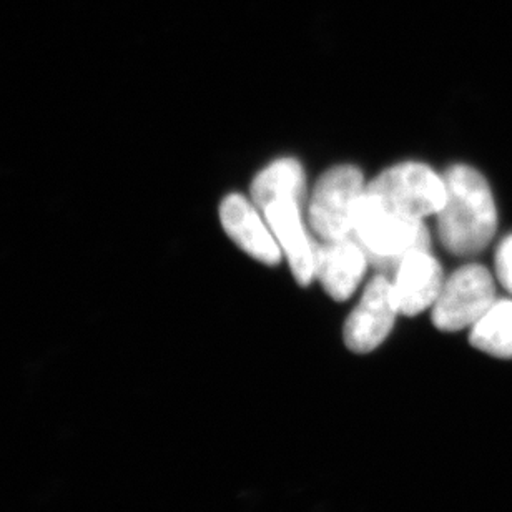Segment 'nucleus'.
Returning a JSON list of instances; mask_svg holds the SVG:
<instances>
[{"label":"nucleus","mask_w":512,"mask_h":512,"mask_svg":"<svg viewBox=\"0 0 512 512\" xmlns=\"http://www.w3.org/2000/svg\"><path fill=\"white\" fill-rule=\"evenodd\" d=\"M399 315L416 316L433 308L443 290V268L428 250L404 258L393 276Z\"/></svg>","instance_id":"obj_9"},{"label":"nucleus","mask_w":512,"mask_h":512,"mask_svg":"<svg viewBox=\"0 0 512 512\" xmlns=\"http://www.w3.org/2000/svg\"><path fill=\"white\" fill-rule=\"evenodd\" d=\"M265 220L271 232L285 252L290 263L291 273L298 285H310L316 278V253L318 243L306 232L301 218V205L295 202L273 203L266 208Z\"/></svg>","instance_id":"obj_8"},{"label":"nucleus","mask_w":512,"mask_h":512,"mask_svg":"<svg viewBox=\"0 0 512 512\" xmlns=\"http://www.w3.org/2000/svg\"><path fill=\"white\" fill-rule=\"evenodd\" d=\"M353 237L365 250L370 265L389 280L404 258L431 248L423 220L396 212L366 192L356 210Z\"/></svg>","instance_id":"obj_2"},{"label":"nucleus","mask_w":512,"mask_h":512,"mask_svg":"<svg viewBox=\"0 0 512 512\" xmlns=\"http://www.w3.org/2000/svg\"><path fill=\"white\" fill-rule=\"evenodd\" d=\"M220 220L228 237L242 248L243 252L265 263L275 266L281 260L280 243L271 232L270 225L261 218L255 203L242 195H228L220 207Z\"/></svg>","instance_id":"obj_7"},{"label":"nucleus","mask_w":512,"mask_h":512,"mask_svg":"<svg viewBox=\"0 0 512 512\" xmlns=\"http://www.w3.org/2000/svg\"><path fill=\"white\" fill-rule=\"evenodd\" d=\"M496 273L504 288L512 293V235L504 238L496 253Z\"/></svg>","instance_id":"obj_13"},{"label":"nucleus","mask_w":512,"mask_h":512,"mask_svg":"<svg viewBox=\"0 0 512 512\" xmlns=\"http://www.w3.org/2000/svg\"><path fill=\"white\" fill-rule=\"evenodd\" d=\"M496 301L493 275L483 265H466L444 281L433 306V323L439 331L454 333L473 328Z\"/></svg>","instance_id":"obj_5"},{"label":"nucleus","mask_w":512,"mask_h":512,"mask_svg":"<svg viewBox=\"0 0 512 512\" xmlns=\"http://www.w3.org/2000/svg\"><path fill=\"white\" fill-rule=\"evenodd\" d=\"M398 315L393 281L378 273L368 283L360 303L346 320L343 330L346 348L358 355H366L380 348L393 330Z\"/></svg>","instance_id":"obj_6"},{"label":"nucleus","mask_w":512,"mask_h":512,"mask_svg":"<svg viewBox=\"0 0 512 512\" xmlns=\"http://www.w3.org/2000/svg\"><path fill=\"white\" fill-rule=\"evenodd\" d=\"M469 341L476 350L499 360H512V300H496L471 328Z\"/></svg>","instance_id":"obj_12"},{"label":"nucleus","mask_w":512,"mask_h":512,"mask_svg":"<svg viewBox=\"0 0 512 512\" xmlns=\"http://www.w3.org/2000/svg\"><path fill=\"white\" fill-rule=\"evenodd\" d=\"M366 185L360 168L338 165L321 175L311 195L310 223L321 242L353 237Z\"/></svg>","instance_id":"obj_3"},{"label":"nucleus","mask_w":512,"mask_h":512,"mask_svg":"<svg viewBox=\"0 0 512 512\" xmlns=\"http://www.w3.org/2000/svg\"><path fill=\"white\" fill-rule=\"evenodd\" d=\"M305 195V172L295 158H281L256 175L252 183V200L261 212L273 203H300Z\"/></svg>","instance_id":"obj_11"},{"label":"nucleus","mask_w":512,"mask_h":512,"mask_svg":"<svg viewBox=\"0 0 512 512\" xmlns=\"http://www.w3.org/2000/svg\"><path fill=\"white\" fill-rule=\"evenodd\" d=\"M366 193L386 207L423 220L438 215L446 200L444 178L423 163H399L366 185Z\"/></svg>","instance_id":"obj_4"},{"label":"nucleus","mask_w":512,"mask_h":512,"mask_svg":"<svg viewBox=\"0 0 512 512\" xmlns=\"http://www.w3.org/2000/svg\"><path fill=\"white\" fill-rule=\"evenodd\" d=\"M443 178L446 200L438 212L439 240L453 255L483 252L498 228V212L488 180L468 165H454Z\"/></svg>","instance_id":"obj_1"},{"label":"nucleus","mask_w":512,"mask_h":512,"mask_svg":"<svg viewBox=\"0 0 512 512\" xmlns=\"http://www.w3.org/2000/svg\"><path fill=\"white\" fill-rule=\"evenodd\" d=\"M368 265V256L355 237L318 245L316 278L333 300H348L363 280Z\"/></svg>","instance_id":"obj_10"}]
</instances>
